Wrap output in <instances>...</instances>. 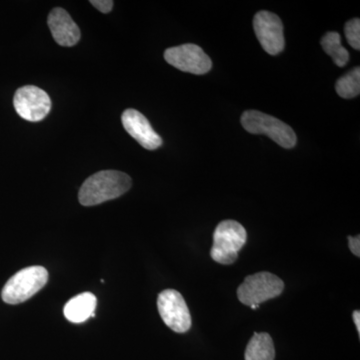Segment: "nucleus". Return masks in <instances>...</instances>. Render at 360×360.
Returning a JSON list of instances; mask_svg holds the SVG:
<instances>
[{"instance_id":"obj_2","label":"nucleus","mask_w":360,"mask_h":360,"mask_svg":"<svg viewBox=\"0 0 360 360\" xmlns=\"http://www.w3.org/2000/svg\"><path fill=\"white\" fill-rule=\"evenodd\" d=\"M248 234L245 227L234 220H224L213 234L210 257L220 264H232L238 257V251L245 245Z\"/></svg>"},{"instance_id":"obj_19","label":"nucleus","mask_w":360,"mask_h":360,"mask_svg":"<svg viewBox=\"0 0 360 360\" xmlns=\"http://www.w3.org/2000/svg\"><path fill=\"white\" fill-rule=\"evenodd\" d=\"M352 319H354L355 326H356L359 335H360V311L359 310H354V314H352Z\"/></svg>"},{"instance_id":"obj_17","label":"nucleus","mask_w":360,"mask_h":360,"mask_svg":"<svg viewBox=\"0 0 360 360\" xmlns=\"http://www.w3.org/2000/svg\"><path fill=\"white\" fill-rule=\"evenodd\" d=\"M90 4L96 7V9H98L101 13H110L112 11L115 2L112 0H91Z\"/></svg>"},{"instance_id":"obj_15","label":"nucleus","mask_w":360,"mask_h":360,"mask_svg":"<svg viewBox=\"0 0 360 360\" xmlns=\"http://www.w3.org/2000/svg\"><path fill=\"white\" fill-rule=\"evenodd\" d=\"M336 92L342 98L350 99L360 94V70L355 68L345 77H340L335 84Z\"/></svg>"},{"instance_id":"obj_8","label":"nucleus","mask_w":360,"mask_h":360,"mask_svg":"<svg viewBox=\"0 0 360 360\" xmlns=\"http://www.w3.org/2000/svg\"><path fill=\"white\" fill-rule=\"evenodd\" d=\"M167 63L177 70L193 75H205L212 70V61L198 45L187 44L172 47L165 52Z\"/></svg>"},{"instance_id":"obj_10","label":"nucleus","mask_w":360,"mask_h":360,"mask_svg":"<svg viewBox=\"0 0 360 360\" xmlns=\"http://www.w3.org/2000/svg\"><path fill=\"white\" fill-rule=\"evenodd\" d=\"M122 122L127 134L134 137L142 148L155 150L162 146V139L156 134L148 118L139 111L129 108L122 113Z\"/></svg>"},{"instance_id":"obj_3","label":"nucleus","mask_w":360,"mask_h":360,"mask_svg":"<svg viewBox=\"0 0 360 360\" xmlns=\"http://www.w3.org/2000/svg\"><path fill=\"white\" fill-rule=\"evenodd\" d=\"M47 281L49 272L44 267H26L7 281L2 290V300L8 304L25 302L42 290Z\"/></svg>"},{"instance_id":"obj_11","label":"nucleus","mask_w":360,"mask_h":360,"mask_svg":"<svg viewBox=\"0 0 360 360\" xmlns=\"http://www.w3.org/2000/svg\"><path fill=\"white\" fill-rule=\"evenodd\" d=\"M47 23L56 44L61 46H75L79 41L82 37L79 27L65 9L58 7L51 11Z\"/></svg>"},{"instance_id":"obj_4","label":"nucleus","mask_w":360,"mask_h":360,"mask_svg":"<svg viewBox=\"0 0 360 360\" xmlns=\"http://www.w3.org/2000/svg\"><path fill=\"white\" fill-rule=\"evenodd\" d=\"M241 125L250 134L267 135L281 148H295L297 141L290 125L260 111H245L241 116Z\"/></svg>"},{"instance_id":"obj_5","label":"nucleus","mask_w":360,"mask_h":360,"mask_svg":"<svg viewBox=\"0 0 360 360\" xmlns=\"http://www.w3.org/2000/svg\"><path fill=\"white\" fill-rule=\"evenodd\" d=\"M284 290L283 281L270 272H258L246 277L238 290V300L248 307L258 305L277 297Z\"/></svg>"},{"instance_id":"obj_6","label":"nucleus","mask_w":360,"mask_h":360,"mask_svg":"<svg viewBox=\"0 0 360 360\" xmlns=\"http://www.w3.org/2000/svg\"><path fill=\"white\" fill-rule=\"evenodd\" d=\"M13 105L18 115L30 122H41L51 110V97L34 85H26L16 90Z\"/></svg>"},{"instance_id":"obj_20","label":"nucleus","mask_w":360,"mask_h":360,"mask_svg":"<svg viewBox=\"0 0 360 360\" xmlns=\"http://www.w3.org/2000/svg\"><path fill=\"white\" fill-rule=\"evenodd\" d=\"M252 309H258V305H252V307H250Z\"/></svg>"},{"instance_id":"obj_1","label":"nucleus","mask_w":360,"mask_h":360,"mask_svg":"<svg viewBox=\"0 0 360 360\" xmlns=\"http://www.w3.org/2000/svg\"><path fill=\"white\" fill-rule=\"evenodd\" d=\"M130 187L131 179L124 172L103 170L85 180L78 193V200L84 206L98 205L120 198Z\"/></svg>"},{"instance_id":"obj_7","label":"nucleus","mask_w":360,"mask_h":360,"mask_svg":"<svg viewBox=\"0 0 360 360\" xmlns=\"http://www.w3.org/2000/svg\"><path fill=\"white\" fill-rule=\"evenodd\" d=\"M158 311L168 328L184 333L191 328V316L184 296L174 290H163L158 298Z\"/></svg>"},{"instance_id":"obj_18","label":"nucleus","mask_w":360,"mask_h":360,"mask_svg":"<svg viewBox=\"0 0 360 360\" xmlns=\"http://www.w3.org/2000/svg\"><path fill=\"white\" fill-rule=\"evenodd\" d=\"M348 243H349V248L352 250V252L354 253L355 257H360V238L359 236H357L356 238H352V236H348Z\"/></svg>"},{"instance_id":"obj_9","label":"nucleus","mask_w":360,"mask_h":360,"mask_svg":"<svg viewBox=\"0 0 360 360\" xmlns=\"http://www.w3.org/2000/svg\"><path fill=\"white\" fill-rule=\"evenodd\" d=\"M253 27L258 41L270 56H277L284 49L283 25L276 14L259 11L255 14Z\"/></svg>"},{"instance_id":"obj_16","label":"nucleus","mask_w":360,"mask_h":360,"mask_svg":"<svg viewBox=\"0 0 360 360\" xmlns=\"http://www.w3.org/2000/svg\"><path fill=\"white\" fill-rule=\"evenodd\" d=\"M345 37L348 44L352 49L359 51L360 49V20L359 18H354L347 21L345 27Z\"/></svg>"},{"instance_id":"obj_14","label":"nucleus","mask_w":360,"mask_h":360,"mask_svg":"<svg viewBox=\"0 0 360 360\" xmlns=\"http://www.w3.org/2000/svg\"><path fill=\"white\" fill-rule=\"evenodd\" d=\"M323 51L333 58V63L340 68L347 65L349 60V53L341 44L340 33L331 32L326 33L321 39Z\"/></svg>"},{"instance_id":"obj_12","label":"nucleus","mask_w":360,"mask_h":360,"mask_svg":"<svg viewBox=\"0 0 360 360\" xmlns=\"http://www.w3.org/2000/svg\"><path fill=\"white\" fill-rule=\"evenodd\" d=\"M97 300L96 295L90 292L80 293L71 298L65 307V315L68 321L73 323H82L94 317Z\"/></svg>"},{"instance_id":"obj_13","label":"nucleus","mask_w":360,"mask_h":360,"mask_svg":"<svg viewBox=\"0 0 360 360\" xmlns=\"http://www.w3.org/2000/svg\"><path fill=\"white\" fill-rule=\"evenodd\" d=\"M245 360H274L276 349L269 333H255L245 350Z\"/></svg>"}]
</instances>
